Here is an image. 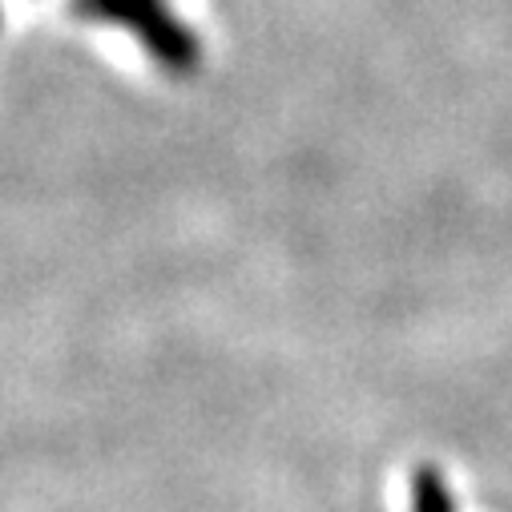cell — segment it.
Segmentation results:
<instances>
[{"label":"cell","instance_id":"1","mask_svg":"<svg viewBox=\"0 0 512 512\" xmlns=\"http://www.w3.org/2000/svg\"><path fill=\"white\" fill-rule=\"evenodd\" d=\"M89 17L113 21L130 29L154 61H162L170 73H194L198 69V41L174 21V13L162 0H81Z\"/></svg>","mask_w":512,"mask_h":512},{"label":"cell","instance_id":"2","mask_svg":"<svg viewBox=\"0 0 512 512\" xmlns=\"http://www.w3.org/2000/svg\"><path fill=\"white\" fill-rule=\"evenodd\" d=\"M412 512H460V504L436 464L412 468Z\"/></svg>","mask_w":512,"mask_h":512}]
</instances>
